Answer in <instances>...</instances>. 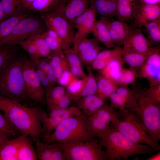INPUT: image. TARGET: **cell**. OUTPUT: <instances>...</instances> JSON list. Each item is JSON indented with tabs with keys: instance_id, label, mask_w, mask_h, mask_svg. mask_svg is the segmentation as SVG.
<instances>
[{
	"instance_id": "6da1fadb",
	"label": "cell",
	"mask_w": 160,
	"mask_h": 160,
	"mask_svg": "<svg viewBox=\"0 0 160 160\" xmlns=\"http://www.w3.org/2000/svg\"><path fill=\"white\" fill-rule=\"evenodd\" d=\"M2 111L16 130L36 143L39 141L42 126L36 106L27 107L8 99Z\"/></svg>"
},
{
	"instance_id": "7a4b0ae2",
	"label": "cell",
	"mask_w": 160,
	"mask_h": 160,
	"mask_svg": "<svg viewBox=\"0 0 160 160\" xmlns=\"http://www.w3.org/2000/svg\"><path fill=\"white\" fill-rule=\"evenodd\" d=\"M96 137L99 143L105 148L108 160H127L132 156L149 155L154 151L148 145L135 143L109 126Z\"/></svg>"
},
{
	"instance_id": "3957f363",
	"label": "cell",
	"mask_w": 160,
	"mask_h": 160,
	"mask_svg": "<svg viewBox=\"0 0 160 160\" xmlns=\"http://www.w3.org/2000/svg\"><path fill=\"white\" fill-rule=\"evenodd\" d=\"M109 127L135 143L146 144L154 151L159 149V145L150 139L140 120L133 111L125 108L113 111Z\"/></svg>"
},
{
	"instance_id": "277c9868",
	"label": "cell",
	"mask_w": 160,
	"mask_h": 160,
	"mask_svg": "<svg viewBox=\"0 0 160 160\" xmlns=\"http://www.w3.org/2000/svg\"><path fill=\"white\" fill-rule=\"evenodd\" d=\"M22 63V59L14 57L0 71V97L21 103L31 101L26 92Z\"/></svg>"
},
{
	"instance_id": "5b68a950",
	"label": "cell",
	"mask_w": 160,
	"mask_h": 160,
	"mask_svg": "<svg viewBox=\"0 0 160 160\" xmlns=\"http://www.w3.org/2000/svg\"><path fill=\"white\" fill-rule=\"evenodd\" d=\"M87 116L83 113L63 121L48 135L43 137L42 141L61 144L81 143L89 140L87 129Z\"/></svg>"
},
{
	"instance_id": "8992f818",
	"label": "cell",
	"mask_w": 160,
	"mask_h": 160,
	"mask_svg": "<svg viewBox=\"0 0 160 160\" xmlns=\"http://www.w3.org/2000/svg\"><path fill=\"white\" fill-rule=\"evenodd\" d=\"M143 124L148 135L155 143L160 140V105L150 100L144 89L138 88L134 111Z\"/></svg>"
},
{
	"instance_id": "52a82bcc",
	"label": "cell",
	"mask_w": 160,
	"mask_h": 160,
	"mask_svg": "<svg viewBox=\"0 0 160 160\" xmlns=\"http://www.w3.org/2000/svg\"><path fill=\"white\" fill-rule=\"evenodd\" d=\"M60 144L65 160H108L105 151L95 138L81 143Z\"/></svg>"
},
{
	"instance_id": "ba28073f",
	"label": "cell",
	"mask_w": 160,
	"mask_h": 160,
	"mask_svg": "<svg viewBox=\"0 0 160 160\" xmlns=\"http://www.w3.org/2000/svg\"><path fill=\"white\" fill-rule=\"evenodd\" d=\"M47 28L41 16L39 18L29 15L19 21L9 34L0 41V46L18 44L20 41L42 34Z\"/></svg>"
},
{
	"instance_id": "9c48e42d",
	"label": "cell",
	"mask_w": 160,
	"mask_h": 160,
	"mask_svg": "<svg viewBox=\"0 0 160 160\" xmlns=\"http://www.w3.org/2000/svg\"><path fill=\"white\" fill-rule=\"evenodd\" d=\"M37 110L42 126L41 138L51 134L64 120L83 113L76 106L64 109H54L46 113L42 108L41 105L37 106Z\"/></svg>"
},
{
	"instance_id": "30bf717a",
	"label": "cell",
	"mask_w": 160,
	"mask_h": 160,
	"mask_svg": "<svg viewBox=\"0 0 160 160\" xmlns=\"http://www.w3.org/2000/svg\"><path fill=\"white\" fill-rule=\"evenodd\" d=\"M22 69L28 98L35 104H45V93L37 76L35 66L29 60L23 59Z\"/></svg>"
},
{
	"instance_id": "8fae6325",
	"label": "cell",
	"mask_w": 160,
	"mask_h": 160,
	"mask_svg": "<svg viewBox=\"0 0 160 160\" xmlns=\"http://www.w3.org/2000/svg\"><path fill=\"white\" fill-rule=\"evenodd\" d=\"M41 17L47 28L55 31L62 39L65 49L70 47L75 35L71 24L62 17L52 13H42Z\"/></svg>"
},
{
	"instance_id": "7c38bea8",
	"label": "cell",
	"mask_w": 160,
	"mask_h": 160,
	"mask_svg": "<svg viewBox=\"0 0 160 160\" xmlns=\"http://www.w3.org/2000/svg\"><path fill=\"white\" fill-rule=\"evenodd\" d=\"M90 4V0H56L47 12L61 16L71 23L84 12Z\"/></svg>"
},
{
	"instance_id": "4fadbf2b",
	"label": "cell",
	"mask_w": 160,
	"mask_h": 160,
	"mask_svg": "<svg viewBox=\"0 0 160 160\" xmlns=\"http://www.w3.org/2000/svg\"><path fill=\"white\" fill-rule=\"evenodd\" d=\"M113 109L106 102L92 115L88 116L87 129L89 140L109 127Z\"/></svg>"
},
{
	"instance_id": "5bb4252c",
	"label": "cell",
	"mask_w": 160,
	"mask_h": 160,
	"mask_svg": "<svg viewBox=\"0 0 160 160\" xmlns=\"http://www.w3.org/2000/svg\"><path fill=\"white\" fill-rule=\"evenodd\" d=\"M97 14L94 7L90 4L84 12L71 23V24H73L77 29L72 42L73 49L76 48L81 41L87 38L89 35L91 33L97 21Z\"/></svg>"
},
{
	"instance_id": "9a60e30c",
	"label": "cell",
	"mask_w": 160,
	"mask_h": 160,
	"mask_svg": "<svg viewBox=\"0 0 160 160\" xmlns=\"http://www.w3.org/2000/svg\"><path fill=\"white\" fill-rule=\"evenodd\" d=\"M160 51L151 55L139 68L137 76L145 79L149 87L160 84Z\"/></svg>"
},
{
	"instance_id": "2e32d148",
	"label": "cell",
	"mask_w": 160,
	"mask_h": 160,
	"mask_svg": "<svg viewBox=\"0 0 160 160\" xmlns=\"http://www.w3.org/2000/svg\"><path fill=\"white\" fill-rule=\"evenodd\" d=\"M123 45L122 55L128 53L144 52L153 47L139 28L134 29Z\"/></svg>"
},
{
	"instance_id": "e0dca14e",
	"label": "cell",
	"mask_w": 160,
	"mask_h": 160,
	"mask_svg": "<svg viewBox=\"0 0 160 160\" xmlns=\"http://www.w3.org/2000/svg\"><path fill=\"white\" fill-rule=\"evenodd\" d=\"M95 38H87L81 41L73 50L76 52L82 64L89 65L95 59L104 48Z\"/></svg>"
},
{
	"instance_id": "ac0fdd59",
	"label": "cell",
	"mask_w": 160,
	"mask_h": 160,
	"mask_svg": "<svg viewBox=\"0 0 160 160\" xmlns=\"http://www.w3.org/2000/svg\"><path fill=\"white\" fill-rule=\"evenodd\" d=\"M160 18V4H151L140 2L132 26L134 28H141L146 24Z\"/></svg>"
},
{
	"instance_id": "d6986e66",
	"label": "cell",
	"mask_w": 160,
	"mask_h": 160,
	"mask_svg": "<svg viewBox=\"0 0 160 160\" xmlns=\"http://www.w3.org/2000/svg\"><path fill=\"white\" fill-rule=\"evenodd\" d=\"M35 152L39 160H65L60 143L55 142L46 143L39 141L36 142Z\"/></svg>"
},
{
	"instance_id": "ffe728a7",
	"label": "cell",
	"mask_w": 160,
	"mask_h": 160,
	"mask_svg": "<svg viewBox=\"0 0 160 160\" xmlns=\"http://www.w3.org/2000/svg\"><path fill=\"white\" fill-rule=\"evenodd\" d=\"M109 33L110 37L116 46L120 47L134 29L125 21L119 20L109 21Z\"/></svg>"
},
{
	"instance_id": "44dd1931",
	"label": "cell",
	"mask_w": 160,
	"mask_h": 160,
	"mask_svg": "<svg viewBox=\"0 0 160 160\" xmlns=\"http://www.w3.org/2000/svg\"><path fill=\"white\" fill-rule=\"evenodd\" d=\"M109 18L101 16L97 20L91 33L94 38L102 43L108 49L115 47L116 46L112 41L109 33Z\"/></svg>"
},
{
	"instance_id": "7402d4cb",
	"label": "cell",
	"mask_w": 160,
	"mask_h": 160,
	"mask_svg": "<svg viewBox=\"0 0 160 160\" xmlns=\"http://www.w3.org/2000/svg\"><path fill=\"white\" fill-rule=\"evenodd\" d=\"M74 102L76 106L89 116L102 106L106 102V100L95 94L81 97Z\"/></svg>"
},
{
	"instance_id": "603a6c76",
	"label": "cell",
	"mask_w": 160,
	"mask_h": 160,
	"mask_svg": "<svg viewBox=\"0 0 160 160\" xmlns=\"http://www.w3.org/2000/svg\"><path fill=\"white\" fill-rule=\"evenodd\" d=\"M140 4L138 0H117L116 16L123 21L133 19Z\"/></svg>"
},
{
	"instance_id": "cb8c5ba5",
	"label": "cell",
	"mask_w": 160,
	"mask_h": 160,
	"mask_svg": "<svg viewBox=\"0 0 160 160\" xmlns=\"http://www.w3.org/2000/svg\"><path fill=\"white\" fill-rule=\"evenodd\" d=\"M69 70L76 78L83 79L86 76L82 63L76 52L69 47L63 50Z\"/></svg>"
},
{
	"instance_id": "d4e9b609",
	"label": "cell",
	"mask_w": 160,
	"mask_h": 160,
	"mask_svg": "<svg viewBox=\"0 0 160 160\" xmlns=\"http://www.w3.org/2000/svg\"><path fill=\"white\" fill-rule=\"evenodd\" d=\"M159 51L160 46H154L144 52L128 53L124 54L122 56L125 63L130 68L136 70L144 63L151 55Z\"/></svg>"
},
{
	"instance_id": "484cf974",
	"label": "cell",
	"mask_w": 160,
	"mask_h": 160,
	"mask_svg": "<svg viewBox=\"0 0 160 160\" xmlns=\"http://www.w3.org/2000/svg\"><path fill=\"white\" fill-rule=\"evenodd\" d=\"M122 48L116 46L114 49L103 50L98 54L89 66L92 69L100 70L115 57L122 55Z\"/></svg>"
},
{
	"instance_id": "4316f807",
	"label": "cell",
	"mask_w": 160,
	"mask_h": 160,
	"mask_svg": "<svg viewBox=\"0 0 160 160\" xmlns=\"http://www.w3.org/2000/svg\"><path fill=\"white\" fill-rule=\"evenodd\" d=\"M117 0H90L97 14L109 18L116 16Z\"/></svg>"
},
{
	"instance_id": "83f0119b",
	"label": "cell",
	"mask_w": 160,
	"mask_h": 160,
	"mask_svg": "<svg viewBox=\"0 0 160 160\" xmlns=\"http://www.w3.org/2000/svg\"><path fill=\"white\" fill-rule=\"evenodd\" d=\"M20 141L17 156V160H37L32 140L28 136L21 134Z\"/></svg>"
},
{
	"instance_id": "f1b7e54d",
	"label": "cell",
	"mask_w": 160,
	"mask_h": 160,
	"mask_svg": "<svg viewBox=\"0 0 160 160\" xmlns=\"http://www.w3.org/2000/svg\"><path fill=\"white\" fill-rule=\"evenodd\" d=\"M20 135L8 140L0 146V160H17L20 143Z\"/></svg>"
},
{
	"instance_id": "f546056e",
	"label": "cell",
	"mask_w": 160,
	"mask_h": 160,
	"mask_svg": "<svg viewBox=\"0 0 160 160\" xmlns=\"http://www.w3.org/2000/svg\"><path fill=\"white\" fill-rule=\"evenodd\" d=\"M97 84V95L106 100L110 95L115 92L119 85L115 81L99 73L95 76Z\"/></svg>"
},
{
	"instance_id": "4dcf8cb0",
	"label": "cell",
	"mask_w": 160,
	"mask_h": 160,
	"mask_svg": "<svg viewBox=\"0 0 160 160\" xmlns=\"http://www.w3.org/2000/svg\"><path fill=\"white\" fill-rule=\"evenodd\" d=\"M125 63L122 55L113 59L103 69L100 71V74L106 78L114 81Z\"/></svg>"
},
{
	"instance_id": "1f68e13d",
	"label": "cell",
	"mask_w": 160,
	"mask_h": 160,
	"mask_svg": "<svg viewBox=\"0 0 160 160\" xmlns=\"http://www.w3.org/2000/svg\"><path fill=\"white\" fill-rule=\"evenodd\" d=\"M3 11L4 20L10 17L26 13V9L22 0H0Z\"/></svg>"
},
{
	"instance_id": "d6a6232c",
	"label": "cell",
	"mask_w": 160,
	"mask_h": 160,
	"mask_svg": "<svg viewBox=\"0 0 160 160\" xmlns=\"http://www.w3.org/2000/svg\"><path fill=\"white\" fill-rule=\"evenodd\" d=\"M47 58L57 79L64 71L69 70L63 51L58 52H51Z\"/></svg>"
},
{
	"instance_id": "836d02e7",
	"label": "cell",
	"mask_w": 160,
	"mask_h": 160,
	"mask_svg": "<svg viewBox=\"0 0 160 160\" xmlns=\"http://www.w3.org/2000/svg\"><path fill=\"white\" fill-rule=\"evenodd\" d=\"M137 89L134 88L131 90L127 85H121L115 91L125 100L126 109L133 112L136 108Z\"/></svg>"
},
{
	"instance_id": "e575fe53",
	"label": "cell",
	"mask_w": 160,
	"mask_h": 160,
	"mask_svg": "<svg viewBox=\"0 0 160 160\" xmlns=\"http://www.w3.org/2000/svg\"><path fill=\"white\" fill-rule=\"evenodd\" d=\"M144 27L146 37L151 46H160V18L146 24Z\"/></svg>"
},
{
	"instance_id": "d590c367",
	"label": "cell",
	"mask_w": 160,
	"mask_h": 160,
	"mask_svg": "<svg viewBox=\"0 0 160 160\" xmlns=\"http://www.w3.org/2000/svg\"><path fill=\"white\" fill-rule=\"evenodd\" d=\"M92 69L89 66H87L88 73L84 78L83 87L79 99L88 95L97 94V82Z\"/></svg>"
},
{
	"instance_id": "8d00e7d4",
	"label": "cell",
	"mask_w": 160,
	"mask_h": 160,
	"mask_svg": "<svg viewBox=\"0 0 160 160\" xmlns=\"http://www.w3.org/2000/svg\"><path fill=\"white\" fill-rule=\"evenodd\" d=\"M137 76V70L129 68H123L114 80V81L119 86L129 84L135 85V80Z\"/></svg>"
},
{
	"instance_id": "74e56055",
	"label": "cell",
	"mask_w": 160,
	"mask_h": 160,
	"mask_svg": "<svg viewBox=\"0 0 160 160\" xmlns=\"http://www.w3.org/2000/svg\"><path fill=\"white\" fill-rule=\"evenodd\" d=\"M29 15L25 13L10 17L0 22V41L9 34L19 21Z\"/></svg>"
},
{
	"instance_id": "f35d334b",
	"label": "cell",
	"mask_w": 160,
	"mask_h": 160,
	"mask_svg": "<svg viewBox=\"0 0 160 160\" xmlns=\"http://www.w3.org/2000/svg\"><path fill=\"white\" fill-rule=\"evenodd\" d=\"M66 93V87L58 85L53 87L45 95V102L48 109Z\"/></svg>"
},
{
	"instance_id": "ab89813d",
	"label": "cell",
	"mask_w": 160,
	"mask_h": 160,
	"mask_svg": "<svg viewBox=\"0 0 160 160\" xmlns=\"http://www.w3.org/2000/svg\"><path fill=\"white\" fill-rule=\"evenodd\" d=\"M34 65L40 68L45 73L52 87H54L56 86L57 84V79L47 57L40 58Z\"/></svg>"
},
{
	"instance_id": "60d3db41",
	"label": "cell",
	"mask_w": 160,
	"mask_h": 160,
	"mask_svg": "<svg viewBox=\"0 0 160 160\" xmlns=\"http://www.w3.org/2000/svg\"><path fill=\"white\" fill-rule=\"evenodd\" d=\"M18 44L28 54L34 65L41 58L33 40L30 38L20 41Z\"/></svg>"
},
{
	"instance_id": "b9f144b4",
	"label": "cell",
	"mask_w": 160,
	"mask_h": 160,
	"mask_svg": "<svg viewBox=\"0 0 160 160\" xmlns=\"http://www.w3.org/2000/svg\"><path fill=\"white\" fill-rule=\"evenodd\" d=\"M16 44L0 46V71L5 64L14 57L17 49Z\"/></svg>"
},
{
	"instance_id": "7bdbcfd3",
	"label": "cell",
	"mask_w": 160,
	"mask_h": 160,
	"mask_svg": "<svg viewBox=\"0 0 160 160\" xmlns=\"http://www.w3.org/2000/svg\"><path fill=\"white\" fill-rule=\"evenodd\" d=\"M56 0H35L29 6L27 9L31 11L42 13L48 12Z\"/></svg>"
},
{
	"instance_id": "ee69618b",
	"label": "cell",
	"mask_w": 160,
	"mask_h": 160,
	"mask_svg": "<svg viewBox=\"0 0 160 160\" xmlns=\"http://www.w3.org/2000/svg\"><path fill=\"white\" fill-rule=\"evenodd\" d=\"M84 79H79L75 78L66 87V93L72 97L75 101L79 99L84 83Z\"/></svg>"
},
{
	"instance_id": "f6af8a7d",
	"label": "cell",
	"mask_w": 160,
	"mask_h": 160,
	"mask_svg": "<svg viewBox=\"0 0 160 160\" xmlns=\"http://www.w3.org/2000/svg\"><path fill=\"white\" fill-rule=\"evenodd\" d=\"M30 38L34 42L40 58L48 57L51 51L41 34L37 35Z\"/></svg>"
},
{
	"instance_id": "bcb514c9",
	"label": "cell",
	"mask_w": 160,
	"mask_h": 160,
	"mask_svg": "<svg viewBox=\"0 0 160 160\" xmlns=\"http://www.w3.org/2000/svg\"><path fill=\"white\" fill-rule=\"evenodd\" d=\"M0 110V131L5 132L11 136H15L17 131L12 127L4 115Z\"/></svg>"
},
{
	"instance_id": "7dc6e473",
	"label": "cell",
	"mask_w": 160,
	"mask_h": 160,
	"mask_svg": "<svg viewBox=\"0 0 160 160\" xmlns=\"http://www.w3.org/2000/svg\"><path fill=\"white\" fill-rule=\"evenodd\" d=\"M146 95L154 103L160 105V84L144 89Z\"/></svg>"
},
{
	"instance_id": "c3c4849f",
	"label": "cell",
	"mask_w": 160,
	"mask_h": 160,
	"mask_svg": "<svg viewBox=\"0 0 160 160\" xmlns=\"http://www.w3.org/2000/svg\"><path fill=\"white\" fill-rule=\"evenodd\" d=\"M73 99L68 94L66 93L51 106L48 110L50 111L54 109H64L68 107Z\"/></svg>"
},
{
	"instance_id": "681fc988",
	"label": "cell",
	"mask_w": 160,
	"mask_h": 160,
	"mask_svg": "<svg viewBox=\"0 0 160 160\" xmlns=\"http://www.w3.org/2000/svg\"><path fill=\"white\" fill-rule=\"evenodd\" d=\"M108 98L110 102V105L113 109L126 108L125 100L116 92L111 93Z\"/></svg>"
},
{
	"instance_id": "f907efd6",
	"label": "cell",
	"mask_w": 160,
	"mask_h": 160,
	"mask_svg": "<svg viewBox=\"0 0 160 160\" xmlns=\"http://www.w3.org/2000/svg\"><path fill=\"white\" fill-rule=\"evenodd\" d=\"M35 67L38 78L46 95L54 87L51 85L45 73L38 67Z\"/></svg>"
},
{
	"instance_id": "816d5d0a",
	"label": "cell",
	"mask_w": 160,
	"mask_h": 160,
	"mask_svg": "<svg viewBox=\"0 0 160 160\" xmlns=\"http://www.w3.org/2000/svg\"><path fill=\"white\" fill-rule=\"evenodd\" d=\"M41 35L51 52H58L63 51L59 43L55 39L48 36L44 32Z\"/></svg>"
},
{
	"instance_id": "f5cc1de1",
	"label": "cell",
	"mask_w": 160,
	"mask_h": 160,
	"mask_svg": "<svg viewBox=\"0 0 160 160\" xmlns=\"http://www.w3.org/2000/svg\"><path fill=\"white\" fill-rule=\"evenodd\" d=\"M76 77L69 70L64 71L57 79V84L66 87Z\"/></svg>"
},
{
	"instance_id": "db71d44e",
	"label": "cell",
	"mask_w": 160,
	"mask_h": 160,
	"mask_svg": "<svg viewBox=\"0 0 160 160\" xmlns=\"http://www.w3.org/2000/svg\"><path fill=\"white\" fill-rule=\"evenodd\" d=\"M44 32L57 40L61 45L63 50L65 49V45L63 40L55 31L51 29L47 28Z\"/></svg>"
},
{
	"instance_id": "11a10c76",
	"label": "cell",
	"mask_w": 160,
	"mask_h": 160,
	"mask_svg": "<svg viewBox=\"0 0 160 160\" xmlns=\"http://www.w3.org/2000/svg\"><path fill=\"white\" fill-rule=\"evenodd\" d=\"M11 136L8 133L0 131V146L3 143L9 139Z\"/></svg>"
},
{
	"instance_id": "9f6ffc18",
	"label": "cell",
	"mask_w": 160,
	"mask_h": 160,
	"mask_svg": "<svg viewBox=\"0 0 160 160\" xmlns=\"http://www.w3.org/2000/svg\"><path fill=\"white\" fill-rule=\"evenodd\" d=\"M147 160H160V152H158L156 154L147 158Z\"/></svg>"
},
{
	"instance_id": "6f0895ef",
	"label": "cell",
	"mask_w": 160,
	"mask_h": 160,
	"mask_svg": "<svg viewBox=\"0 0 160 160\" xmlns=\"http://www.w3.org/2000/svg\"><path fill=\"white\" fill-rule=\"evenodd\" d=\"M8 99L4 98L0 99V110L2 111L5 107L6 104Z\"/></svg>"
},
{
	"instance_id": "680465c9",
	"label": "cell",
	"mask_w": 160,
	"mask_h": 160,
	"mask_svg": "<svg viewBox=\"0 0 160 160\" xmlns=\"http://www.w3.org/2000/svg\"><path fill=\"white\" fill-rule=\"evenodd\" d=\"M35 0H22L23 5L27 9L30 4Z\"/></svg>"
},
{
	"instance_id": "91938a15",
	"label": "cell",
	"mask_w": 160,
	"mask_h": 160,
	"mask_svg": "<svg viewBox=\"0 0 160 160\" xmlns=\"http://www.w3.org/2000/svg\"><path fill=\"white\" fill-rule=\"evenodd\" d=\"M4 13L0 3V22L4 20Z\"/></svg>"
}]
</instances>
